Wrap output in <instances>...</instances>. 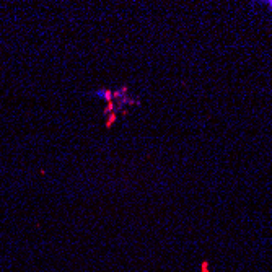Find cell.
Instances as JSON below:
<instances>
[{
    "instance_id": "obj_1",
    "label": "cell",
    "mask_w": 272,
    "mask_h": 272,
    "mask_svg": "<svg viewBox=\"0 0 272 272\" xmlns=\"http://www.w3.org/2000/svg\"><path fill=\"white\" fill-rule=\"evenodd\" d=\"M95 96H96V98H100V100H104L106 103L114 101L112 90H109V88H101V90H98V92H95Z\"/></svg>"
},
{
    "instance_id": "obj_2",
    "label": "cell",
    "mask_w": 272,
    "mask_h": 272,
    "mask_svg": "<svg viewBox=\"0 0 272 272\" xmlns=\"http://www.w3.org/2000/svg\"><path fill=\"white\" fill-rule=\"evenodd\" d=\"M119 109H118V104L114 103V101H111V103H108L106 104V108H104V111H103V114L104 116H109V114H112V112H118Z\"/></svg>"
},
{
    "instance_id": "obj_3",
    "label": "cell",
    "mask_w": 272,
    "mask_h": 272,
    "mask_svg": "<svg viewBox=\"0 0 272 272\" xmlns=\"http://www.w3.org/2000/svg\"><path fill=\"white\" fill-rule=\"evenodd\" d=\"M116 119H118V112H112V114H109V116H108V119H106V124H104V127H106V129H111V127H112V124L116 122Z\"/></svg>"
},
{
    "instance_id": "obj_4",
    "label": "cell",
    "mask_w": 272,
    "mask_h": 272,
    "mask_svg": "<svg viewBox=\"0 0 272 272\" xmlns=\"http://www.w3.org/2000/svg\"><path fill=\"white\" fill-rule=\"evenodd\" d=\"M202 272H209L207 270V262H204V264H202Z\"/></svg>"
},
{
    "instance_id": "obj_5",
    "label": "cell",
    "mask_w": 272,
    "mask_h": 272,
    "mask_svg": "<svg viewBox=\"0 0 272 272\" xmlns=\"http://www.w3.org/2000/svg\"><path fill=\"white\" fill-rule=\"evenodd\" d=\"M269 8H270V10H272V2H269Z\"/></svg>"
}]
</instances>
